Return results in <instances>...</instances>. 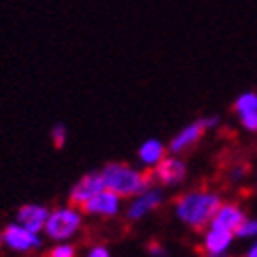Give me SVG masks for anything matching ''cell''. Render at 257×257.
Instances as JSON below:
<instances>
[{"mask_svg":"<svg viewBox=\"0 0 257 257\" xmlns=\"http://www.w3.org/2000/svg\"><path fill=\"white\" fill-rule=\"evenodd\" d=\"M173 204L177 218L183 224H187L191 230L202 232L208 224H212L214 214L222 206V198L218 191H212L208 187H194L179 194L173 200Z\"/></svg>","mask_w":257,"mask_h":257,"instance_id":"1","label":"cell"},{"mask_svg":"<svg viewBox=\"0 0 257 257\" xmlns=\"http://www.w3.org/2000/svg\"><path fill=\"white\" fill-rule=\"evenodd\" d=\"M103 175V183L105 189L113 191L115 196L123 198H136L144 191L151 189V185H155V177H153V169L148 171H138L127 163H117L111 161L101 169Z\"/></svg>","mask_w":257,"mask_h":257,"instance_id":"2","label":"cell"},{"mask_svg":"<svg viewBox=\"0 0 257 257\" xmlns=\"http://www.w3.org/2000/svg\"><path fill=\"white\" fill-rule=\"evenodd\" d=\"M82 226V212L78 208L66 206V208H56L50 212V218L46 222V234L54 241H66L78 232Z\"/></svg>","mask_w":257,"mask_h":257,"instance_id":"3","label":"cell"},{"mask_svg":"<svg viewBox=\"0 0 257 257\" xmlns=\"http://www.w3.org/2000/svg\"><path fill=\"white\" fill-rule=\"evenodd\" d=\"M218 123V117H200L196 119L194 123H189L185 125L183 130L171 140L169 144V153H173V155H181V153H187L191 151V148H196L202 138L206 136V132L210 130V127H214Z\"/></svg>","mask_w":257,"mask_h":257,"instance_id":"4","label":"cell"},{"mask_svg":"<svg viewBox=\"0 0 257 257\" xmlns=\"http://www.w3.org/2000/svg\"><path fill=\"white\" fill-rule=\"evenodd\" d=\"M105 189V183H103V175H101V171L99 173H87V175H82L70 189V194H68V206L72 208H82L84 204H87L89 200H93L99 191Z\"/></svg>","mask_w":257,"mask_h":257,"instance_id":"5","label":"cell"},{"mask_svg":"<svg viewBox=\"0 0 257 257\" xmlns=\"http://www.w3.org/2000/svg\"><path fill=\"white\" fill-rule=\"evenodd\" d=\"M153 177H155V183H159L163 187H173V185H179L185 181L187 167L177 157H165L155 165Z\"/></svg>","mask_w":257,"mask_h":257,"instance_id":"6","label":"cell"},{"mask_svg":"<svg viewBox=\"0 0 257 257\" xmlns=\"http://www.w3.org/2000/svg\"><path fill=\"white\" fill-rule=\"evenodd\" d=\"M0 237H3V243L7 247L19 253H27L29 249H35L41 245V241L35 237V232H31L23 224H7Z\"/></svg>","mask_w":257,"mask_h":257,"instance_id":"7","label":"cell"},{"mask_svg":"<svg viewBox=\"0 0 257 257\" xmlns=\"http://www.w3.org/2000/svg\"><path fill=\"white\" fill-rule=\"evenodd\" d=\"M247 214L241 206L237 204H222L218 208V212L214 214V218H212V224L210 228H220V230H228L232 234H237L239 228L247 222Z\"/></svg>","mask_w":257,"mask_h":257,"instance_id":"8","label":"cell"},{"mask_svg":"<svg viewBox=\"0 0 257 257\" xmlns=\"http://www.w3.org/2000/svg\"><path fill=\"white\" fill-rule=\"evenodd\" d=\"M119 196H115L113 191L109 189H103L99 191V194L89 200L87 204H84L80 208L82 214H89V216H105V218H109V216H115L117 210H119Z\"/></svg>","mask_w":257,"mask_h":257,"instance_id":"9","label":"cell"},{"mask_svg":"<svg viewBox=\"0 0 257 257\" xmlns=\"http://www.w3.org/2000/svg\"><path fill=\"white\" fill-rule=\"evenodd\" d=\"M50 218V212L44 206L37 204H25L17 210V220L19 224H23L31 232H39L41 228H46V222Z\"/></svg>","mask_w":257,"mask_h":257,"instance_id":"10","label":"cell"},{"mask_svg":"<svg viewBox=\"0 0 257 257\" xmlns=\"http://www.w3.org/2000/svg\"><path fill=\"white\" fill-rule=\"evenodd\" d=\"M161 204H163V194L161 191L148 189V191H144V194L134 198V202L130 204V208H127V218L130 220H140L144 214L157 210Z\"/></svg>","mask_w":257,"mask_h":257,"instance_id":"11","label":"cell"},{"mask_svg":"<svg viewBox=\"0 0 257 257\" xmlns=\"http://www.w3.org/2000/svg\"><path fill=\"white\" fill-rule=\"evenodd\" d=\"M234 234L228 230H220V228H210L206 232V239H204V247H202V257H216L226 253L228 245L232 243Z\"/></svg>","mask_w":257,"mask_h":257,"instance_id":"12","label":"cell"},{"mask_svg":"<svg viewBox=\"0 0 257 257\" xmlns=\"http://www.w3.org/2000/svg\"><path fill=\"white\" fill-rule=\"evenodd\" d=\"M138 157L144 165L148 167H155L161 159L167 157V148L159 142V140H146L142 146H140V151H138Z\"/></svg>","mask_w":257,"mask_h":257,"instance_id":"13","label":"cell"},{"mask_svg":"<svg viewBox=\"0 0 257 257\" xmlns=\"http://www.w3.org/2000/svg\"><path fill=\"white\" fill-rule=\"evenodd\" d=\"M232 111L239 115L257 111V93H243L241 97H237V101L232 105Z\"/></svg>","mask_w":257,"mask_h":257,"instance_id":"14","label":"cell"},{"mask_svg":"<svg viewBox=\"0 0 257 257\" xmlns=\"http://www.w3.org/2000/svg\"><path fill=\"white\" fill-rule=\"evenodd\" d=\"M76 247L74 245H66V243H62V245H56L52 249L46 251L44 257H76Z\"/></svg>","mask_w":257,"mask_h":257,"instance_id":"15","label":"cell"},{"mask_svg":"<svg viewBox=\"0 0 257 257\" xmlns=\"http://www.w3.org/2000/svg\"><path fill=\"white\" fill-rule=\"evenodd\" d=\"M52 144L58 148V151L64 148V144H66V127H64L62 123L52 127Z\"/></svg>","mask_w":257,"mask_h":257,"instance_id":"16","label":"cell"},{"mask_svg":"<svg viewBox=\"0 0 257 257\" xmlns=\"http://www.w3.org/2000/svg\"><path fill=\"white\" fill-rule=\"evenodd\" d=\"M237 237H243V239L253 237V239H257V220H247V222L239 228Z\"/></svg>","mask_w":257,"mask_h":257,"instance_id":"17","label":"cell"},{"mask_svg":"<svg viewBox=\"0 0 257 257\" xmlns=\"http://www.w3.org/2000/svg\"><path fill=\"white\" fill-rule=\"evenodd\" d=\"M241 123H243V127L245 130H249V132H257V111H251V113H245V115H241Z\"/></svg>","mask_w":257,"mask_h":257,"instance_id":"18","label":"cell"},{"mask_svg":"<svg viewBox=\"0 0 257 257\" xmlns=\"http://www.w3.org/2000/svg\"><path fill=\"white\" fill-rule=\"evenodd\" d=\"M87 257H111V253H109V249H107L105 245H95V247L89 251Z\"/></svg>","mask_w":257,"mask_h":257,"instance_id":"19","label":"cell"},{"mask_svg":"<svg viewBox=\"0 0 257 257\" xmlns=\"http://www.w3.org/2000/svg\"><path fill=\"white\" fill-rule=\"evenodd\" d=\"M146 249H148V253H151V255H157V257H163L165 255V247L159 245L157 241H151V243L146 245Z\"/></svg>","mask_w":257,"mask_h":257,"instance_id":"20","label":"cell"},{"mask_svg":"<svg viewBox=\"0 0 257 257\" xmlns=\"http://www.w3.org/2000/svg\"><path fill=\"white\" fill-rule=\"evenodd\" d=\"M243 257H257V243H255V245H253V247H251Z\"/></svg>","mask_w":257,"mask_h":257,"instance_id":"21","label":"cell"},{"mask_svg":"<svg viewBox=\"0 0 257 257\" xmlns=\"http://www.w3.org/2000/svg\"><path fill=\"white\" fill-rule=\"evenodd\" d=\"M3 245H5V243H3V237H0V247H3Z\"/></svg>","mask_w":257,"mask_h":257,"instance_id":"22","label":"cell"}]
</instances>
